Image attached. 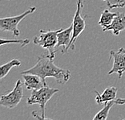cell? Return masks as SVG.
<instances>
[{
  "mask_svg": "<svg viewBox=\"0 0 125 120\" xmlns=\"http://www.w3.org/2000/svg\"><path fill=\"white\" fill-rule=\"evenodd\" d=\"M26 73L36 74L46 81L47 78H55L57 83L64 85L71 78V72L68 69L56 66L53 61V58L50 54H42L39 56L36 64L33 67L21 72V75Z\"/></svg>",
  "mask_w": 125,
  "mask_h": 120,
  "instance_id": "obj_1",
  "label": "cell"
},
{
  "mask_svg": "<svg viewBox=\"0 0 125 120\" xmlns=\"http://www.w3.org/2000/svg\"><path fill=\"white\" fill-rule=\"evenodd\" d=\"M62 28L57 30H40L39 36H35L33 39V43L35 44L39 45L42 48L47 50L50 56L54 59L55 56L56 49L58 44V33Z\"/></svg>",
  "mask_w": 125,
  "mask_h": 120,
  "instance_id": "obj_2",
  "label": "cell"
},
{
  "mask_svg": "<svg viewBox=\"0 0 125 120\" xmlns=\"http://www.w3.org/2000/svg\"><path fill=\"white\" fill-rule=\"evenodd\" d=\"M84 1L85 0H77V8H76V11L74 15L73 22H72V27H73V32H72V36L69 45L66 48V49L63 51H61V53H67L69 50H73L75 49V41L77 40L78 37L80 36V34L83 32L85 29V20L82 17L81 12L84 6Z\"/></svg>",
  "mask_w": 125,
  "mask_h": 120,
  "instance_id": "obj_3",
  "label": "cell"
},
{
  "mask_svg": "<svg viewBox=\"0 0 125 120\" xmlns=\"http://www.w3.org/2000/svg\"><path fill=\"white\" fill-rule=\"evenodd\" d=\"M57 92H59L58 89L51 88L46 85V86L42 87L39 90H32L31 96L27 98V102L28 105L38 104L41 108L42 110L41 113L45 116V107H46V104Z\"/></svg>",
  "mask_w": 125,
  "mask_h": 120,
  "instance_id": "obj_4",
  "label": "cell"
},
{
  "mask_svg": "<svg viewBox=\"0 0 125 120\" xmlns=\"http://www.w3.org/2000/svg\"><path fill=\"white\" fill-rule=\"evenodd\" d=\"M36 10L35 7H31L23 13L16 16L5 17L0 19V29L2 31H10L13 36L16 37L20 35V31L18 28V25L27 15L34 13Z\"/></svg>",
  "mask_w": 125,
  "mask_h": 120,
  "instance_id": "obj_5",
  "label": "cell"
},
{
  "mask_svg": "<svg viewBox=\"0 0 125 120\" xmlns=\"http://www.w3.org/2000/svg\"><path fill=\"white\" fill-rule=\"evenodd\" d=\"M23 98V84L20 80L16 81L14 89L10 93L3 94L0 98V105L8 109L16 107Z\"/></svg>",
  "mask_w": 125,
  "mask_h": 120,
  "instance_id": "obj_6",
  "label": "cell"
},
{
  "mask_svg": "<svg viewBox=\"0 0 125 120\" xmlns=\"http://www.w3.org/2000/svg\"><path fill=\"white\" fill-rule=\"evenodd\" d=\"M113 58L112 68L109 71L108 75H112L113 73H117L118 78H121L124 73L125 72V48H120L118 51L112 50L110 52L109 61Z\"/></svg>",
  "mask_w": 125,
  "mask_h": 120,
  "instance_id": "obj_7",
  "label": "cell"
},
{
  "mask_svg": "<svg viewBox=\"0 0 125 120\" xmlns=\"http://www.w3.org/2000/svg\"><path fill=\"white\" fill-rule=\"evenodd\" d=\"M22 78L24 80V85H26L27 90H39L42 87L47 85L46 81H43L40 77L36 75V74H22Z\"/></svg>",
  "mask_w": 125,
  "mask_h": 120,
  "instance_id": "obj_8",
  "label": "cell"
},
{
  "mask_svg": "<svg viewBox=\"0 0 125 120\" xmlns=\"http://www.w3.org/2000/svg\"><path fill=\"white\" fill-rule=\"evenodd\" d=\"M118 89L115 86H110L105 89L102 93H99L98 91L95 90L96 93L95 102L96 103L100 105L103 103H106L110 101H115L116 99V94H117Z\"/></svg>",
  "mask_w": 125,
  "mask_h": 120,
  "instance_id": "obj_9",
  "label": "cell"
},
{
  "mask_svg": "<svg viewBox=\"0 0 125 120\" xmlns=\"http://www.w3.org/2000/svg\"><path fill=\"white\" fill-rule=\"evenodd\" d=\"M125 29V14L124 13H117L115 17L114 20L108 27L104 28V31H112L113 35L119 36L122 31Z\"/></svg>",
  "mask_w": 125,
  "mask_h": 120,
  "instance_id": "obj_10",
  "label": "cell"
},
{
  "mask_svg": "<svg viewBox=\"0 0 125 120\" xmlns=\"http://www.w3.org/2000/svg\"><path fill=\"white\" fill-rule=\"evenodd\" d=\"M73 32V27L72 24L69 27L66 28V29H61V31L58 33V44L57 48L62 46V51L66 49V48L69 45L72 36Z\"/></svg>",
  "mask_w": 125,
  "mask_h": 120,
  "instance_id": "obj_11",
  "label": "cell"
},
{
  "mask_svg": "<svg viewBox=\"0 0 125 120\" xmlns=\"http://www.w3.org/2000/svg\"><path fill=\"white\" fill-rule=\"evenodd\" d=\"M116 15H117V13L111 12L109 10L105 9L104 11H103V12H102L100 15V19L99 20V25L101 26L103 29L104 28H106L114 20Z\"/></svg>",
  "mask_w": 125,
  "mask_h": 120,
  "instance_id": "obj_12",
  "label": "cell"
},
{
  "mask_svg": "<svg viewBox=\"0 0 125 120\" xmlns=\"http://www.w3.org/2000/svg\"><path fill=\"white\" fill-rule=\"evenodd\" d=\"M20 65H21V61L18 59H13L9 62H7L6 64H3L1 66V68H0V71H1L0 79H2L4 77L7 76L13 67L20 66Z\"/></svg>",
  "mask_w": 125,
  "mask_h": 120,
  "instance_id": "obj_13",
  "label": "cell"
},
{
  "mask_svg": "<svg viewBox=\"0 0 125 120\" xmlns=\"http://www.w3.org/2000/svg\"><path fill=\"white\" fill-rule=\"evenodd\" d=\"M115 101H110L108 102H106L104 105V107L102 110H100L96 115L94 116L93 120H105L107 119L108 117L109 111L111 108L113 107V105H115Z\"/></svg>",
  "mask_w": 125,
  "mask_h": 120,
  "instance_id": "obj_14",
  "label": "cell"
},
{
  "mask_svg": "<svg viewBox=\"0 0 125 120\" xmlns=\"http://www.w3.org/2000/svg\"><path fill=\"white\" fill-rule=\"evenodd\" d=\"M31 40L29 39H24V40H4L1 39L0 40V44H19L21 45V48H23L26 45L30 44Z\"/></svg>",
  "mask_w": 125,
  "mask_h": 120,
  "instance_id": "obj_15",
  "label": "cell"
},
{
  "mask_svg": "<svg viewBox=\"0 0 125 120\" xmlns=\"http://www.w3.org/2000/svg\"><path fill=\"white\" fill-rule=\"evenodd\" d=\"M107 5L109 9L123 8L125 7V0H107Z\"/></svg>",
  "mask_w": 125,
  "mask_h": 120,
  "instance_id": "obj_16",
  "label": "cell"
},
{
  "mask_svg": "<svg viewBox=\"0 0 125 120\" xmlns=\"http://www.w3.org/2000/svg\"><path fill=\"white\" fill-rule=\"evenodd\" d=\"M115 103L116 105H124L125 104V98H117L115 100Z\"/></svg>",
  "mask_w": 125,
  "mask_h": 120,
  "instance_id": "obj_17",
  "label": "cell"
},
{
  "mask_svg": "<svg viewBox=\"0 0 125 120\" xmlns=\"http://www.w3.org/2000/svg\"><path fill=\"white\" fill-rule=\"evenodd\" d=\"M102 1H107V0H102Z\"/></svg>",
  "mask_w": 125,
  "mask_h": 120,
  "instance_id": "obj_18",
  "label": "cell"
},
{
  "mask_svg": "<svg viewBox=\"0 0 125 120\" xmlns=\"http://www.w3.org/2000/svg\"></svg>",
  "mask_w": 125,
  "mask_h": 120,
  "instance_id": "obj_19",
  "label": "cell"
}]
</instances>
